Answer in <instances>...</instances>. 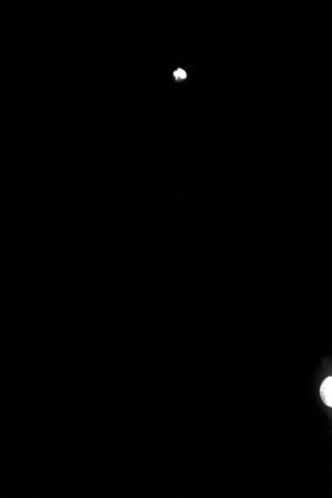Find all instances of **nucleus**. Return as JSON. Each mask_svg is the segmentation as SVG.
Listing matches in <instances>:
<instances>
[{
	"instance_id": "nucleus-2",
	"label": "nucleus",
	"mask_w": 332,
	"mask_h": 498,
	"mask_svg": "<svg viewBox=\"0 0 332 498\" xmlns=\"http://www.w3.org/2000/svg\"><path fill=\"white\" fill-rule=\"evenodd\" d=\"M174 76L176 78H180V79H185V78H186V73H185L184 70L178 69V70L174 73Z\"/></svg>"
},
{
	"instance_id": "nucleus-1",
	"label": "nucleus",
	"mask_w": 332,
	"mask_h": 498,
	"mask_svg": "<svg viewBox=\"0 0 332 498\" xmlns=\"http://www.w3.org/2000/svg\"><path fill=\"white\" fill-rule=\"evenodd\" d=\"M319 395L324 405L332 409V376L326 377L319 388Z\"/></svg>"
}]
</instances>
